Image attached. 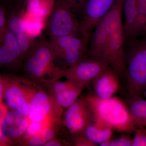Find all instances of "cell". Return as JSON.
<instances>
[{"label":"cell","mask_w":146,"mask_h":146,"mask_svg":"<svg viewBox=\"0 0 146 146\" xmlns=\"http://www.w3.org/2000/svg\"><path fill=\"white\" fill-rule=\"evenodd\" d=\"M61 107L68 108L78 99L86 85L67 80L46 82L42 84Z\"/></svg>","instance_id":"11"},{"label":"cell","mask_w":146,"mask_h":146,"mask_svg":"<svg viewBox=\"0 0 146 146\" xmlns=\"http://www.w3.org/2000/svg\"><path fill=\"white\" fill-rule=\"evenodd\" d=\"M117 0H88L84 9L80 31L83 36H91L94 29Z\"/></svg>","instance_id":"10"},{"label":"cell","mask_w":146,"mask_h":146,"mask_svg":"<svg viewBox=\"0 0 146 146\" xmlns=\"http://www.w3.org/2000/svg\"><path fill=\"white\" fill-rule=\"evenodd\" d=\"M22 13L23 11L14 9L7 20V28L15 36L26 32Z\"/></svg>","instance_id":"18"},{"label":"cell","mask_w":146,"mask_h":146,"mask_svg":"<svg viewBox=\"0 0 146 146\" xmlns=\"http://www.w3.org/2000/svg\"><path fill=\"white\" fill-rule=\"evenodd\" d=\"M48 126L49 125L42 123L29 121L23 137L22 138L23 141L41 133L43 129Z\"/></svg>","instance_id":"19"},{"label":"cell","mask_w":146,"mask_h":146,"mask_svg":"<svg viewBox=\"0 0 146 146\" xmlns=\"http://www.w3.org/2000/svg\"><path fill=\"white\" fill-rule=\"evenodd\" d=\"M94 96L101 99L112 98L119 91L121 82L119 77L109 67L92 83Z\"/></svg>","instance_id":"14"},{"label":"cell","mask_w":146,"mask_h":146,"mask_svg":"<svg viewBox=\"0 0 146 146\" xmlns=\"http://www.w3.org/2000/svg\"><path fill=\"white\" fill-rule=\"evenodd\" d=\"M94 122L93 113L86 97L79 99L67 108L64 125L73 135L83 133L86 127Z\"/></svg>","instance_id":"9"},{"label":"cell","mask_w":146,"mask_h":146,"mask_svg":"<svg viewBox=\"0 0 146 146\" xmlns=\"http://www.w3.org/2000/svg\"><path fill=\"white\" fill-rule=\"evenodd\" d=\"M76 137L74 141V145L76 146H96V145L94 143L89 140L84 134L83 132L78 134Z\"/></svg>","instance_id":"24"},{"label":"cell","mask_w":146,"mask_h":146,"mask_svg":"<svg viewBox=\"0 0 146 146\" xmlns=\"http://www.w3.org/2000/svg\"><path fill=\"white\" fill-rule=\"evenodd\" d=\"M133 131L132 146H146V127L136 128Z\"/></svg>","instance_id":"20"},{"label":"cell","mask_w":146,"mask_h":146,"mask_svg":"<svg viewBox=\"0 0 146 146\" xmlns=\"http://www.w3.org/2000/svg\"><path fill=\"white\" fill-rule=\"evenodd\" d=\"M125 39L146 35V0H124L123 9Z\"/></svg>","instance_id":"8"},{"label":"cell","mask_w":146,"mask_h":146,"mask_svg":"<svg viewBox=\"0 0 146 146\" xmlns=\"http://www.w3.org/2000/svg\"><path fill=\"white\" fill-rule=\"evenodd\" d=\"M133 138L129 134H125L110 140V146H132Z\"/></svg>","instance_id":"21"},{"label":"cell","mask_w":146,"mask_h":146,"mask_svg":"<svg viewBox=\"0 0 146 146\" xmlns=\"http://www.w3.org/2000/svg\"><path fill=\"white\" fill-rule=\"evenodd\" d=\"M23 144L31 146H44L47 143L41 133L23 141Z\"/></svg>","instance_id":"22"},{"label":"cell","mask_w":146,"mask_h":146,"mask_svg":"<svg viewBox=\"0 0 146 146\" xmlns=\"http://www.w3.org/2000/svg\"><path fill=\"white\" fill-rule=\"evenodd\" d=\"M127 107L135 129L146 127V100L142 98L128 97Z\"/></svg>","instance_id":"16"},{"label":"cell","mask_w":146,"mask_h":146,"mask_svg":"<svg viewBox=\"0 0 146 146\" xmlns=\"http://www.w3.org/2000/svg\"><path fill=\"white\" fill-rule=\"evenodd\" d=\"M91 36L67 35L50 38V42L56 58L66 50L74 48H89Z\"/></svg>","instance_id":"15"},{"label":"cell","mask_w":146,"mask_h":146,"mask_svg":"<svg viewBox=\"0 0 146 146\" xmlns=\"http://www.w3.org/2000/svg\"><path fill=\"white\" fill-rule=\"evenodd\" d=\"M78 14L67 0H57L54 4L48 23L50 38L67 35L83 36L80 31Z\"/></svg>","instance_id":"6"},{"label":"cell","mask_w":146,"mask_h":146,"mask_svg":"<svg viewBox=\"0 0 146 146\" xmlns=\"http://www.w3.org/2000/svg\"><path fill=\"white\" fill-rule=\"evenodd\" d=\"M23 69L33 82L42 84L59 80L64 77L65 70L56 62L49 42H35L25 58Z\"/></svg>","instance_id":"3"},{"label":"cell","mask_w":146,"mask_h":146,"mask_svg":"<svg viewBox=\"0 0 146 146\" xmlns=\"http://www.w3.org/2000/svg\"><path fill=\"white\" fill-rule=\"evenodd\" d=\"M124 0H117L110 10V27L106 46L100 61L109 65L120 82H126L127 68L125 55L123 9Z\"/></svg>","instance_id":"2"},{"label":"cell","mask_w":146,"mask_h":146,"mask_svg":"<svg viewBox=\"0 0 146 146\" xmlns=\"http://www.w3.org/2000/svg\"><path fill=\"white\" fill-rule=\"evenodd\" d=\"M46 1H48V3L49 5L51 7V8L52 9L53 6V0H46Z\"/></svg>","instance_id":"29"},{"label":"cell","mask_w":146,"mask_h":146,"mask_svg":"<svg viewBox=\"0 0 146 146\" xmlns=\"http://www.w3.org/2000/svg\"><path fill=\"white\" fill-rule=\"evenodd\" d=\"M63 109L48 93L39 87L31 100L27 118L29 121L51 125L60 122Z\"/></svg>","instance_id":"7"},{"label":"cell","mask_w":146,"mask_h":146,"mask_svg":"<svg viewBox=\"0 0 146 146\" xmlns=\"http://www.w3.org/2000/svg\"><path fill=\"white\" fill-rule=\"evenodd\" d=\"M113 131L110 128L100 127L93 123L86 127L83 133L89 140L97 145L111 140Z\"/></svg>","instance_id":"17"},{"label":"cell","mask_w":146,"mask_h":146,"mask_svg":"<svg viewBox=\"0 0 146 146\" xmlns=\"http://www.w3.org/2000/svg\"><path fill=\"white\" fill-rule=\"evenodd\" d=\"M72 5L78 14L82 15L84 9L88 0H67Z\"/></svg>","instance_id":"25"},{"label":"cell","mask_w":146,"mask_h":146,"mask_svg":"<svg viewBox=\"0 0 146 146\" xmlns=\"http://www.w3.org/2000/svg\"><path fill=\"white\" fill-rule=\"evenodd\" d=\"M62 144L60 141H58L56 139H53L50 141H48L45 144L44 146H62Z\"/></svg>","instance_id":"27"},{"label":"cell","mask_w":146,"mask_h":146,"mask_svg":"<svg viewBox=\"0 0 146 146\" xmlns=\"http://www.w3.org/2000/svg\"><path fill=\"white\" fill-rule=\"evenodd\" d=\"M93 113L94 124L123 133H130L135 127L125 103L117 97L101 99L86 96Z\"/></svg>","instance_id":"1"},{"label":"cell","mask_w":146,"mask_h":146,"mask_svg":"<svg viewBox=\"0 0 146 146\" xmlns=\"http://www.w3.org/2000/svg\"><path fill=\"white\" fill-rule=\"evenodd\" d=\"M128 97L142 98L146 86V35L125 42Z\"/></svg>","instance_id":"4"},{"label":"cell","mask_w":146,"mask_h":146,"mask_svg":"<svg viewBox=\"0 0 146 146\" xmlns=\"http://www.w3.org/2000/svg\"><path fill=\"white\" fill-rule=\"evenodd\" d=\"M7 21L5 9L3 5L0 7V42L3 40L7 29Z\"/></svg>","instance_id":"23"},{"label":"cell","mask_w":146,"mask_h":146,"mask_svg":"<svg viewBox=\"0 0 146 146\" xmlns=\"http://www.w3.org/2000/svg\"><path fill=\"white\" fill-rule=\"evenodd\" d=\"M109 67L102 61L85 58L67 68L64 77L68 80L86 85L93 83Z\"/></svg>","instance_id":"12"},{"label":"cell","mask_w":146,"mask_h":146,"mask_svg":"<svg viewBox=\"0 0 146 146\" xmlns=\"http://www.w3.org/2000/svg\"><path fill=\"white\" fill-rule=\"evenodd\" d=\"M16 3V10L23 11L25 6L30 0H14Z\"/></svg>","instance_id":"26"},{"label":"cell","mask_w":146,"mask_h":146,"mask_svg":"<svg viewBox=\"0 0 146 146\" xmlns=\"http://www.w3.org/2000/svg\"><path fill=\"white\" fill-rule=\"evenodd\" d=\"M110 140L104 141V142L101 143L99 145L100 146H110Z\"/></svg>","instance_id":"28"},{"label":"cell","mask_w":146,"mask_h":146,"mask_svg":"<svg viewBox=\"0 0 146 146\" xmlns=\"http://www.w3.org/2000/svg\"><path fill=\"white\" fill-rule=\"evenodd\" d=\"M0 43L1 68L9 70L23 68V61L21 50L15 35L8 28Z\"/></svg>","instance_id":"13"},{"label":"cell","mask_w":146,"mask_h":146,"mask_svg":"<svg viewBox=\"0 0 146 146\" xmlns=\"http://www.w3.org/2000/svg\"><path fill=\"white\" fill-rule=\"evenodd\" d=\"M14 76H1L3 100L8 107L28 117L31 103L39 86L35 83Z\"/></svg>","instance_id":"5"},{"label":"cell","mask_w":146,"mask_h":146,"mask_svg":"<svg viewBox=\"0 0 146 146\" xmlns=\"http://www.w3.org/2000/svg\"><path fill=\"white\" fill-rule=\"evenodd\" d=\"M145 94L146 95V87H145Z\"/></svg>","instance_id":"30"}]
</instances>
